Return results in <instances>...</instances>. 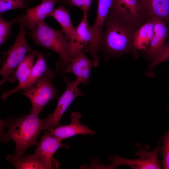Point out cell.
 Here are the masks:
<instances>
[{
    "mask_svg": "<svg viewBox=\"0 0 169 169\" xmlns=\"http://www.w3.org/2000/svg\"><path fill=\"white\" fill-rule=\"evenodd\" d=\"M63 3L70 6H75L81 9L83 14H87L92 0H63Z\"/></svg>",
    "mask_w": 169,
    "mask_h": 169,
    "instance_id": "obj_25",
    "label": "cell"
},
{
    "mask_svg": "<svg viewBox=\"0 0 169 169\" xmlns=\"http://www.w3.org/2000/svg\"><path fill=\"white\" fill-rule=\"evenodd\" d=\"M138 8L145 23L154 19L169 22V0H138Z\"/></svg>",
    "mask_w": 169,
    "mask_h": 169,
    "instance_id": "obj_10",
    "label": "cell"
},
{
    "mask_svg": "<svg viewBox=\"0 0 169 169\" xmlns=\"http://www.w3.org/2000/svg\"><path fill=\"white\" fill-rule=\"evenodd\" d=\"M160 140L155 148L149 151V145L143 146L138 143L135 145L136 151L135 155L139 157L131 159L125 158L118 154L110 156L107 160L110 161L116 168L117 166L125 165L133 169H161V166L159 159V155L161 151L160 147Z\"/></svg>",
    "mask_w": 169,
    "mask_h": 169,
    "instance_id": "obj_6",
    "label": "cell"
},
{
    "mask_svg": "<svg viewBox=\"0 0 169 169\" xmlns=\"http://www.w3.org/2000/svg\"><path fill=\"white\" fill-rule=\"evenodd\" d=\"M154 23L149 20L144 23L136 31L134 39L135 46L137 50L147 49L154 34Z\"/></svg>",
    "mask_w": 169,
    "mask_h": 169,
    "instance_id": "obj_19",
    "label": "cell"
},
{
    "mask_svg": "<svg viewBox=\"0 0 169 169\" xmlns=\"http://www.w3.org/2000/svg\"><path fill=\"white\" fill-rule=\"evenodd\" d=\"M47 16L52 17L59 23L67 40L73 41L75 40L76 29L72 23L68 9L60 4L57 8H54Z\"/></svg>",
    "mask_w": 169,
    "mask_h": 169,
    "instance_id": "obj_17",
    "label": "cell"
},
{
    "mask_svg": "<svg viewBox=\"0 0 169 169\" xmlns=\"http://www.w3.org/2000/svg\"><path fill=\"white\" fill-rule=\"evenodd\" d=\"M168 60H169V41L165 44L160 52L153 60L151 67H154Z\"/></svg>",
    "mask_w": 169,
    "mask_h": 169,
    "instance_id": "obj_26",
    "label": "cell"
},
{
    "mask_svg": "<svg viewBox=\"0 0 169 169\" xmlns=\"http://www.w3.org/2000/svg\"><path fill=\"white\" fill-rule=\"evenodd\" d=\"M41 138L37 145L34 153L35 157L42 160L49 169L57 168L59 165V162L53 157L57 151L61 147L67 149L69 146L66 144H63L62 141L53 136L48 132Z\"/></svg>",
    "mask_w": 169,
    "mask_h": 169,
    "instance_id": "obj_9",
    "label": "cell"
},
{
    "mask_svg": "<svg viewBox=\"0 0 169 169\" xmlns=\"http://www.w3.org/2000/svg\"><path fill=\"white\" fill-rule=\"evenodd\" d=\"M145 22L128 13L111 7L106 18L100 50L106 59L127 54L137 56L134 44L135 34Z\"/></svg>",
    "mask_w": 169,
    "mask_h": 169,
    "instance_id": "obj_1",
    "label": "cell"
},
{
    "mask_svg": "<svg viewBox=\"0 0 169 169\" xmlns=\"http://www.w3.org/2000/svg\"><path fill=\"white\" fill-rule=\"evenodd\" d=\"M47 119L40 118L30 112L19 118L10 116L6 120L1 119V141L6 143L10 140L13 141L16 148L12 156L16 158H20L28 148L37 145L36 139L43 130Z\"/></svg>",
    "mask_w": 169,
    "mask_h": 169,
    "instance_id": "obj_2",
    "label": "cell"
},
{
    "mask_svg": "<svg viewBox=\"0 0 169 169\" xmlns=\"http://www.w3.org/2000/svg\"><path fill=\"white\" fill-rule=\"evenodd\" d=\"M66 83V89L63 94L58 99L56 109L53 113L47 117L43 130L45 132L60 126V121L63 115L74 99L84 94L79 89L75 81H70L65 75L62 76Z\"/></svg>",
    "mask_w": 169,
    "mask_h": 169,
    "instance_id": "obj_8",
    "label": "cell"
},
{
    "mask_svg": "<svg viewBox=\"0 0 169 169\" xmlns=\"http://www.w3.org/2000/svg\"><path fill=\"white\" fill-rule=\"evenodd\" d=\"M152 20L154 24V33L147 49V54L153 60L164 45L168 33L166 22L159 19Z\"/></svg>",
    "mask_w": 169,
    "mask_h": 169,
    "instance_id": "obj_16",
    "label": "cell"
},
{
    "mask_svg": "<svg viewBox=\"0 0 169 169\" xmlns=\"http://www.w3.org/2000/svg\"><path fill=\"white\" fill-rule=\"evenodd\" d=\"M16 18V23L19 26V31L13 44L6 52L7 58L0 71L3 77L0 85L9 80L14 70L22 61L26 54L34 51L28 44L26 38L25 15L23 13Z\"/></svg>",
    "mask_w": 169,
    "mask_h": 169,
    "instance_id": "obj_4",
    "label": "cell"
},
{
    "mask_svg": "<svg viewBox=\"0 0 169 169\" xmlns=\"http://www.w3.org/2000/svg\"><path fill=\"white\" fill-rule=\"evenodd\" d=\"M54 75V72L51 70L43 75L32 86L22 89L23 92H19L31 101L30 112L38 115L45 106L56 97L59 90L52 82Z\"/></svg>",
    "mask_w": 169,
    "mask_h": 169,
    "instance_id": "obj_5",
    "label": "cell"
},
{
    "mask_svg": "<svg viewBox=\"0 0 169 169\" xmlns=\"http://www.w3.org/2000/svg\"><path fill=\"white\" fill-rule=\"evenodd\" d=\"M81 116V114L78 112H72L70 115L71 121L69 124L50 129L45 132L49 133L62 141L64 139L78 135H94L96 134L95 131L80 123L79 120Z\"/></svg>",
    "mask_w": 169,
    "mask_h": 169,
    "instance_id": "obj_11",
    "label": "cell"
},
{
    "mask_svg": "<svg viewBox=\"0 0 169 169\" xmlns=\"http://www.w3.org/2000/svg\"><path fill=\"white\" fill-rule=\"evenodd\" d=\"M6 159L13 165L15 169H49L44 161L33 154H28L18 158L9 155L6 156Z\"/></svg>",
    "mask_w": 169,
    "mask_h": 169,
    "instance_id": "obj_18",
    "label": "cell"
},
{
    "mask_svg": "<svg viewBox=\"0 0 169 169\" xmlns=\"http://www.w3.org/2000/svg\"><path fill=\"white\" fill-rule=\"evenodd\" d=\"M37 58L33 65L31 74L27 81L21 87V89L32 86L44 74L50 71L46 59L42 54L39 52Z\"/></svg>",
    "mask_w": 169,
    "mask_h": 169,
    "instance_id": "obj_20",
    "label": "cell"
},
{
    "mask_svg": "<svg viewBox=\"0 0 169 169\" xmlns=\"http://www.w3.org/2000/svg\"><path fill=\"white\" fill-rule=\"evenodd\" d=\"M16 18L11 21L4 19L1 15L0 17V45H1L7 38L11 33L10 29L13 24L16 23Z\"/></svg>",
    "mask_w": 169,
    "mask_h": 169,
    "instance_id": "obj_24",
    "label": "cell"
},
{
    "mask_svg": "<svg viewBox=\"0 0 169 169\" xmlns=\"http://www.w3.org/2000/svg\"><path fill=\"white\" fill-rule=\"evenodd\" d=\"M167 110H169V106L167 108Z\"/></svg>",
    "mask_w": 169,
    "mask_h": 169,
    "instance_id": "obj_27",
    "label": "cell"
},
{
    "mask_svg": "<svg viewBox=\"0 0 169 169\" xmlns=\"http://www.w3.org/2000/svg\"><path fill=\"white\" fill-rule=\"evenodd\" d=\"M87 19V14H83L82 20L75 28L76 37L73 41H68L67 54L69 58L72 60L87 46L92 38Z\"/></svg>",
    "mask_w": 169,
    "mask_h": 169,
    "instance_id": "obj_13",
    "label": "cell"
},
{
    "mask_svg": "<svg viewBox=\"0 0 169 169\" xmlns=\"http://www.w3.org/2000/svg\"><path fill=\"white\" fill-rule=\"evenodd\" d=\"M30 0H0V15L8 10L26 7Z\"/></svg>",
    "mask_w": 169,
    "mask_h": 169,
    "instance_id": "obj_22",
    "label": "cell"
},
{
    "mask_svg": "<svg viewBox=\"0 0 169 169\" xmlns=\"http://www.w3.org/2000/svg\"><path fill=\"white\" fill-rule=\"evenodd\" d=\"M38 52L36 50L30 52L25 56L22 61L19 65L16 70L13 73L9 80L12 82L16 79L18 82V85L14 89L2 94V100L6 99L10 95L18 92L21 87L27 81L33 66L34 58Z\"/></svg>",
    "mask_w": 169,
    "mask_h": 169,
    "instance_id": "obj_14",
    "label": "cell"
},
{
    "mask_svg": "<svg viewBox=\"0 0 169 169\" xmlns=\"http://www.w3.org/2000/svg\"><path fill=\"white\" fill-rule=\"evenodd\" d=\"M26 33L31 37L36 44L58 54L60 59L58 63L62 65H65L71 61L67 54L68 41L61 30L50 27L43 20L33 30L26 31Z\"/></svg>",
    "mask_w": 169,
    "mask_h": 169,
    "instance_id": "obj_3",
    "label": "cell"
},
{
    "mask_svg": "<svg viewBox=\"0 0 169 169\" xmlns=\"http://www.w3.org/2000/svg\"><path fill=\"white\" fill-rule=\"evenodd\" d=\"M112 2V0H98L95 20L92 25L89 26L91 39L89 44L83 50L84 52L90 53L94 61V66L95 67L98 66L100 59L98 52L100 50L104 28Z\"/></svg>",
    "mask_w": 169,
    "mask_h": 169,
    "instance_id": "obj_7",
    "label": "cell"
},
{
    "mask_svg": "<svg viewBox=\"0 0 169 169\" xmlns=\"http://www.w3.org/2000/svg\"><path fill=\"white\" fill-rule=\"evenodd\" d=\"M111 7L124 11L136 18L142 19L138 8V0H112Z\"/></svg>",
    "mask_w": 169,
    "mask_h": 169,
    "instance_id": "obj_21",
    "label": "cell"
},
{
    "mask_svg": "<svg viewBox=\"0 0 169 169\" xmlns=\"http://www.w3.org/2000/svg\"><path fill=\"white\" fill-rule=\"evenodd\" d=\"M61 0H42L39 5L26 9L25 28L30 31L34 29L39 23L53 11L55 4Z\"/></svg>",
    "mask_w": 169,
    "mask_h": 169,
    "instance_id": "obj_15",
    "label": "cell"
},
{
    "mask_svg": "<svg viewBox=\"0 0 169 169\" xmlns=\"http://www.w3.org/2000/svg\"><path fill=\"white\" fill-rule=\"evenodd\" d=\"M163 144L161 148L163 159L161 163L162 168L169 169V127L162 137Z\"/></svg>",
    "mask_w": 169,
    "mask_h": 169,
    "instance_id": "obj_23",
    "label": "cell"
},
{
    "mask_svg": "<svg viewBox=\"0 0 169 169\" xmlns=\"http://www.w3.org/2000/svg\"><path fill=\"white\" fill-rule=\"evenodd\" d=\"M83 51L79 52L76 57L68 64L64 66V73H71L76 78L75 81L78 84L82 83L86 84L89 82L90 71L95 62L88 59Z\"/></svg>",
    "mask_w": 169,
    "mask_h": 169,
    "instance_id": "obj_12",
    "label": "cell"
}]
</instances>
